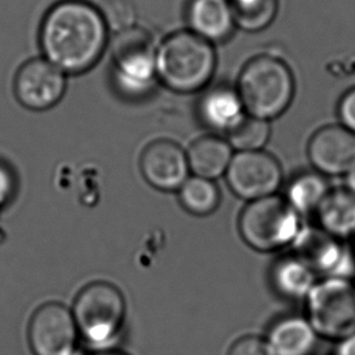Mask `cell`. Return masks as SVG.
Returning <instances> with one entry per match:
<instances>
[{
  "label": "cell",
  "instance_id": "cell-5",
  "mask_svg": "<svg viewBox=\"0 0 355 355\" xmlns=\"http://www.w3.org/2000/svg\"><path fill=\"white\" fill-rule=\"evenodd\" d=\"M302 227L301 216L277 195L248 203L239 220L243 241L261 252L291 246Z\"/></svg>",
  "mask_w": 355,
  "mask_h": 355
},
{
  "label": "cell",
  "instance_id": "cell-29",
  "mask_svg": "<svg viewBox=\"0 0 355 355\" xmlns=\"http://www.w3.org/2000/svg\"><path fill=\"white\" fill-rule=\"evenodd\" d=\"M347 189L355 195V168L347 174Z\"/></svg>",
  "mask_w": 355,
  "mask_h": 355
},
{
  "label": "cell",
  "instance_id": "cell-25",
  "mask_svg": "<svg viewBox=\"0 0 355 355\" xmlns=\"http://www.w3.org/2000/svg\"><path fill=\"white\" fill-rule=\"evenodd\" d=\"M229 355H272V352L266 340L250 336L237 340Z\"/></svg>",
  "mask_w": 355,
  "mask_h": 355
},
{
  "label": "cell",
  "instance_id": "cell-6",
  "mask_svg": "<svg viewBox=\"0 0 355 355\" xmlns=\"http://www.w3.org/2000/svg\"><path fill=\"white\" fill-rule=\"evenodd\" d=\"M72 315L84 340L93 345H110L119 337L123 326V295L112 284L93 282L76 297Z\"/></svg>",
  "mask_w": 355,
  "mask_h": 355
},
{
  "label": "cell",
  "instance_id": "cell-28",
  "mask_svg": "<svg viewBox=\"0 0 355 355\" xmlns=\"http://www.w3.org/2000/svg\"><path fill=\"white\" fill-rule=\"evenodd\" d=\"M336 355H355V334L340 340Z\"/></svg>",
  "mask_w": 355,
  "mask_h": 355
},
{
  "label": "cell",
  "instance_id": "cell-3",
  "mask_svg": "<svg viewBox=\"0 0 355 355\" xmlns=\"http://www.w3.org/2000/svg\"><path fill=\"white\" fill-rule=\"evenodd\" d=\"M295 90L291 69L269 55L252 59L242 69L237 85L247 114L268 122L290 107Z\"/></svg>",
  "mask_w": 355,
  "mask_h": 355
},
{
  "label": "cell",
  "instance_id": "cell-2",
  "mask_svg": "<svg viewBox=\"0 0 355 355\" xmlns=\"http://www.w3.org/2000/svg\"><path fill=\"white\" fill-rule=\"evenodd\" d=\"M158 80L177 93L190 94L207 87L217 67L213 44L191 31L167 37L156 54Z\"/></svg>",
  "mask_w": 355,
  "mask_h": 355
},
{
  "label": "cell",
  "instance_id": "cell-17",
  "mask_svg": "<svg viewBox=\"0 0 355 355\" xmlns=\"http://www.w3.org/2000/svg\"><path fill=\"white\" fill-rule=\"evenodd\" d=\"M189 167L195 177L214 180L227 173L232 157L229 141L216 135L198 139L189 148Z\"/></svg>",
  "mask_w": 355,
  "mask_h": 355
},
{
  "label": "cell",
  "instance_id": "cell-30",
  "mask_svg": "<svg viewBox=\"0 0 355 355\" xmlns=\"http://www.w3.org/2000/svg\"><path fill=\"white\" fill-rule=\"evenodd\" d=\"M95 355H127L123 354V353H119V352H114V350H107V352H101V353H98V354Z\"/></svg>",
  "mask_w": 355,
  "mask_h": 355
},
{
  "label": "cell",
  "instance_id": "cell-9",
  "mask_svg": "<svg viewBox=\"0 0 355 355\" xmlns=\"http://www.w3.org/2000/svg\"><path fill=\"white\" fill-rule=\"evenodd\" d=\"M291 247L293 256L309 266L316 275L348 279L355 272L352 253L340 240L321 227H302Z\"/></svg>",
  "mask_w": 355,
  "mask_h": 355
},
{
  "label": "cell",
  "instance_id": "cell-18",
  "mask_svg": "<svg viewBox=\"0 0 355 355\" xmlns=\"http://www.w3.org/2000/svg\"><path fill=\"white\" fill-rule=\"evenodd\" d=\"M322 230L338 240L355 236V195L348 189L331 190L318 209Z\"/></svg>",
  "mask_w": 355,
  "mask_h": 355
},
{
  "label": "cell",
  "instance_id": "cell-8",
  "mask_svg": "<svg viewBox=\"0 0 355 355\" xmlns=\"http://www.w3.org/2000/svg\"><path fill=\"white\" fill-rule=\"evenodd\" d=\"M225 175L232 193L250 202L275 195L282 182V166L264 151L234 155Z\"/></svg>",
  "mask_w": 355,
  "mask_h": 355
},
{
  "label": "cell",
  "instance_id": "cell-27",
  "mask_svg": "<svg viewBox=\"0 0 355 355\" xmlns=\"http://www.w3.org/2000/svg\"><path fill=\"white\" fill-rule=\"evenodd\" d=\"M15 177L6 164L0 163V208L10 202L15 193Z\"/></svg>",
  "mask_w": 355,
  "mask_h": 355
},
{
  "label": "cell",
  "instance_id": "cell-24",
  "mask_svg": "<svg viewBox=\"0 0 355 355\" xmlns=\"http://www.w3.org/2000/svg\"><path fill=\"white\" fill-rule=\"evenodd\" d=\"M98 9L109 31L119 33L137 26L138 11L134 0H101Z\"/></svg>",
  "mask_w": 355,
  "mask_h": 355
},
{
  "label": "cell",
  "instance_id": "cell-19",
  "mask_svg": "<svg viewBox=\"0 0 355 355\" xmlns=\"http://www.w3.org/2000/svg\"><path fill=\"white\" fill-rule=\"evenodd\" d=\"M318 282L315 272L297 257L284 258L272 269V284L288 300H304Z\"/></svg>",
  "mask_w": 355,
  "mask_h": 355
},
{
  "label": "cell",
  "instance_id": "cell-15",
  "mask_svg": "<svg viewBox=\"0 0 355 355\" xmlns=\"http://www.w3.org/2000/svg\"><path fill=\"white\" fill-rule=\"evenodd\" d=\"M190 31L208 43H222L236 27L229 0H190L187 9Z\"/></svg>",
  "mask_w": 355,
  "mask_h": 355
},
{
  "label": "cell",
  "instance_id": "cell-10",
  "mask_svg": "<svg viewBox=\"0 0 355 355\" xmlns=\"http://www.w3.org/2000/svg\"><path fill=\"white\" fill-rule=\"evenodd\" d=\"M78 329L72 311L60 303H46L32 316L28 342L35 355H74Z\"/></svg>",
  "mask_w": 355,
  "mask_h": 355
},
{
  "label": "cell",
  "instance_id": "cell-11",
  "mask_svg": "<svg viewBox=\"0 0 355 355\" xmlns=\"http://www.w3.org/2000/svg\"><path fill=\"white\" fill-rule=\"evenodd\" d=\"M66 87V74L44 58L22 64L14 82L16 99L32 111L54 107L64 98Z\"/></svg>",
  "mask_w": 355,
  "mask_h": 355
},
{
  "label": "cell",
  "instance_id": "cell-21",
  "mask_svg": "<svg viewBox=\"0 0 355 355\" xmlns=\"http://www.w3.org/2000/svg\"><path fill=\"white\" fill-rule=\"evenodd\" d=\"M235 25L245 32L266 30L277 19L279 0H229Z\"/></svg>",
  "mask_w": 355,
  "mask_h": 355
},
{
  "label": "cell",
  "instance_id": "cell-16",
  "mask_svg": "<svg viewBox=\"0 0 355 355\" xmlns=\"http://www.w3.org/2000/svg\"><path fill=\"white\" fill-rule=\"evenodd\" d=\"M266 342L272 355H311L318 345V334L308 319L288 316L272 326Z\"/></svg>",
  "mask_w": 355,
  "mask_h": 355
},
{
  "label": "cell",
  "instance_id": "cell-20",
  "mask_svg": "<svg viewBox=\"0 0 355 355\" xmlns=\"http://www.w3.org/2000/svg\"><path fill=\"white\" fill-rule=\"evenodd\" d=\"M331 190L320 173H303L287 189V202L300 216L318 212Z\"/></svg>",
  "mask_w": 355,
  "mask_h": 355
},
{
  "label": "cell",
  "instance_id": "cell-13",
  "mask_svg": "<svg viewBox=\"0 0 355 355\" xmlns=\"http://www.w3.org/2000/svg\"><path fill=\"white\" fill-rule=\"evenodd\" d=\"M308 156L318 172L343 175L355 168V134L342 125H327L311 137Z\"/></svg>",
  "mask_w": 355,
  "mask_h": 355
},
{
  "label": "cell",
  "instance_id": "cell-22",
  "mask_svg": "<svg viewBox=\"0 0 355 355\" xmlns=\"http://www.w3.org/2000/svg\"><path fill=\"white\" fill-rule=\"evenodd\" d=\"M179 200L189 213L195 216H207L219 206L220 193L212 180L191 177L179 189Z\"/></svg>",
  "mask_w": 355,
  "mask_h": 355
},
{
  "label": "cell",
  "instance_id": "cell-23",
  "mask_svg": "<svg viewBox=\"0 0 355 355\" xmlns=\"http://www.w3.org/2000/svg\"><path fill=\"white\" fill-rule=\"evenodd\" d=\"M270 124L264 119L247 116L234 132L229 134V144L239 153L261 151L270 138Z\"/></svg>",
  "mask_w": 355,
  "mask_h": 355
},
{
  "label": "cell",
  "instance_id": "cell-7",
  "mask_svg": "<svg viewBox=\"0 0 355 355\" xmlns=\"http://www.w3.org/2000/svg\"><path fill=\"white\" fill-rule=\"evenodd\" d=\"M306 300L308 320L318 336L342 340L355 334V285L349 279L325 277Z\"/></svg>",
  "mask_w": 355,
  "mask_h": 355
},
{
  "label": "cell",
  "instance_id": "cell-1",
  "mask_svg": "<svg viewBox=\"0 0 355 355\" xmlns=\"http://www.w3.org/2000/svg\"><path fill=\"white\" fill-rule=\"evenodd\" d=\"M109 28L96 6L84 0H61L42 21L40 44L44 59L64 72H87L101 59Z\"/></svg>",
  "mask_w": 355,
  "mask_h": 355
},
{
  "label": "cell",
  "instance_id": "cell-4",
  "mask_svg": "<svg viewBox=\"0 0 355 355\" xmlns=\"http://www.w3.org/2000/svg\"><path fill=\"white\" fill-rule=\"evenodd\" d=\"M157 48L153 35L134 26L114 35L111 48L112 77L116 89L128 99H141L153 92L158 80Z\"/></svg>",
  "mask_w": 355,
  "mask_h": 355
},
{
  "label": "cell",
  "instance_id": "cell-12",
  "mask_svg": "<svg viewBox=\"0 0 355 355\" xmlns=\"http://www.w3.org/2000/svg\"><path fill=\"white\" fill-rule=\"evenodd\" d=\"M145 180L161 191H174L189 179L188 155L171 140H157L148 145L140 158Z\"/></svg>",
  "mask_w": 355,
  "mask_h": 355
},
{
  "label": "cell",
  "instance_id": "cell-26",
  "mask_svg": "<svg viewBox=\"0 0 355 355\" xmlns=\"http://www.w3.org/2000/svg\"><path fill=\"white\" fill-rule=\"evenodd\" d=\"M337 110L340 125L355 134V87L342 96Z\"/></svg>",
  "mask_w": 355,
  "mask_h": 355
},
{
  "label": "cell",
  "instance_id": "cell-14",
  "mask_svg": "<svg viewBox=\"0 0 355 355\" xmlns=\"http://www.w3.org/2000/svg\"><path fill=\"white\" fill-rule=\"evenodd\" d=\"M198 114L208 129L227 135L248 116L237 89L229 85H216L206 90L198 101Z\"/></svg>",
  "mask_w": 355,
  "mask_h": 355
}]
</instances>
